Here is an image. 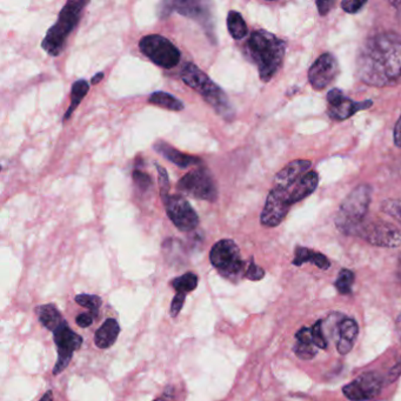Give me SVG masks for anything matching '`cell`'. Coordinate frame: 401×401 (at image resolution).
Listing matches in <instances>:
<instances>
[{
	"label": "cell",
	"mask_w": 401,
	"mask_h": 401,
	"mask_svg": "<svg viewBox=\"0 0 401 401\" xmlns=\"http://www.w3.org/2000/svg\"><path fill=\"white\" fill-rule=\"evenodd\" d=\"M153 148L158 155H162L169 162H174V165L179 166L181 169H188L191 166L202 164V160L198 157L178 151L177 148H174V146H171L162 140L157 141Z\"/></svg>",
	"instance_id": "18"
},
{
	"label": "cell",
	"mask_w": 401,
	"mask_h": 401,
	"mask_svg": "<svg viewBox=\"0 0 401 401\" xmlns=\"http://www.w3.org/2000/svg\"><path fill=\"white\" fill-rule=\"evenodd\" d=\"M357 234L374 246L398 247L401 245L400 230L386 221L361 225Z\"/></svg>",
	"instance_id": "11"
},
{
	"label": "cell",
	"mask_w": 401,
	"mask_h": 401,
	"mask_svg": "<svg viewBox=\"0 0 401 401\" xmlns=\"http://www.w3.org/2000/svg\"><path fill=\"white\" fill-rule=\"evenodd\" d=\"M333 4H335L333 1H317L318 10L321 15H328Z\"/></svg>",
	"instance_id": "39"
},
{
	"label": "cell",
	"mask_w": 401,
	"mask_h": 401,
	"mask_svg": "<svg viewBox=\"0 0 401 401\" xmlns=\"http://www.w3.org/2000/svg\"><path fill=\"white\" fill-rule=\"evenodd\" d=\"M169 220L181 232H191L199 225V217L191 204L181 195H167L162 198Z\"/></svg>",
	"instance_id": "10"
},
{
	"label": "cell",
	"mask_w": 401,
	"mask_h": 401,
	"mask_svg": "<svg viewBox=\"0 0 401 401\" xmlns=\"http://www.w3.org/2000/svg\"><path fill=\"white\" fill-rule=\"evenodd\" d=\"M140 51L143 52L152 63L165 70L174 69L181 62L179 48L167 38L151 34L143 38L139 43Z\"/></svg>",
	"instance_id": "7"
},
{
	"label": "cell",
	"mask_w": 401,
	"mask_h": 401,
	"mask_svg": "<svg viewBox=\"0 0 401 401\" xmlns=\"http://www.w3.org/2000/svg\"><path fill=\"white\" fill-rule=\"evenodd\" d=\"M291 206L288 190L273 188L267 195L265 206L260 216L262 226L276 227L281 224Z\"/></svg>",
	"instance_id": "12"
},
{
	"label": "cell",
	"mask_w": 401,
	"mask_h": 401,
	"mask_svg": "<svg viewBox=\"0 0 401 401\" xmlns=\"http://www.w3.org/2000/svg\"><path fill=\"white\" fill-rule=\"evenodd\" d=\"M179 191L192 198L206 200L210 203L217 202L218 190L213 177L207 169H193L185 174L178 183Z\"/></svg>",
	"instance_id": "8"
},
{
	"label": "cell",
	"mask_w": 401,
	"mask_h": 401,
	"mask_svg": "<svg viewBox=\"0 0 401 401\" xmlns=\"http://www.w3.org/2000/svg\"><path fill=\"white\" fill-rule=\"evenodd\" d=\"M339 339L337 350L342 356H346L353 349L354 342L359 335L357 321L351 318H344L338 326Z\"/></svg>",
	"instance_id": "19"
},
{
	"label": "cell",
	"mask_w": 401,
	"mask_h": 401,
	"mask_svg": "<svg viewBox=\"0 0 401 401\" xmlns=\"http://www.w3.org/2000/svg\"><path fill=\"white\" fill-rule=\"evenodd\" d=\"M89 5L87 1H67L60 11L58 20L48 31L41 48L52 57H58L64 51L67 38L73 32L80 20L84 8Z\"/></svg>",
	"instance_id": "4"
},
{
	"label": "cell",
	"mask_w": 401,
	"mask_h": 401,
	"mask_svg": "<svg viewBox=\"0 0 401 401\" xmlns=\"http://www.w3.org/2000/svg\"><path fill=\"white\" fill-rule=\"evenodd\" d=\"M90 85L85 79H79V80L74 81L72 85V90H71V104L70 107L67 108L64 115V122H66L71 118V115L73 114L74 111L79 106L81 100L84 99L85 96L89 93Z\"/></svg>",
	"instance_id": "25"
},
{
	"label": "cell",
	"mask_w": 401,
	"mask_h": 401,
	"mask_svg": "<svg viewBox=\"0 0 401 401\" xmlns=\"http://www.w3.org/2000/svg\"><path fill=\"white\" fill-rule=\"evenodd\" d=\"M34 312L37 314L41 325L51 332L55 331V328L65 321L59 309H57V306L53 305V304L37 306L34 309Z\"/></svg>",
	"instance_id": "24"
},
{
	"label": "cell",
	"mask_w": 401,
	"mask_h": 401,
	"mask_svg": "<svg viewBox=\"0 0 401 401\" xmlns=\"http://www.w3.org/2000/svg\"><path fill=\"white\" fill-rule=\"evenodd\" d=\"M311 166H312V162L309 160H304V159L290 162L280 171L279 174H276L273 188L290 190L292 186L297 184L299 179H302L307 172H309V169Z\"/></svg>",
	"instance_id": "17"
},
{
	"label": "cell",
	"mask_w": 401,
	"mask_h": 401,
	"mask_svg": "<svg viewBox=\"0 0 401 401\" xmlns=\"http://www.w3.org/2000/svg\"><path fill=\"white\" fill-rule=\"evenodd\" d=\"M78 305H80L84 309H87L93 317L96 318L99 313L100 306L103 304V300L99 295H78L74 298Z\"/></svg>",
	"instance_id": "29"
},
{
	"label": "cell",
	"mask_w": 401,
	"mask_h": 401,
	"mask_svg": "<svg viewBox=\"0 0 401 401\" xmlns=\"http://www.w3.org/2000/svg\"><path fill=\"white\" fill-rule=\"evenodd\" d=\"M357 71L366 84L379 87L400 85V36L383 34L371 38L361 48Z\"/></svg>",
	"instance_id": "1"
},
{
	"label": "cell",
	"mask_w": 401,
	"mask_h": 401,
	"mask_svg": "<svg viewBox=\"0 0 401 401\" xmlns=\"http://www.w3.org/2000/svg\"><path fill=\"white\" fill-rule=\"evenodd\" d=\"M120 333V326L115 319H107L104 324L97 330L94 335V344L100 350H107L113 346Z\"/></svg>",
	"instance_id": "21"
},
{
	"label": "cell",
	"mask_w": 401,
	"mask_h": 401,
	"mask_svg": "<svg viewBox=\"0 0 401 401\" xmlns=\"http://www.w3.org/2000/svg\"><path fill=\"white\" fill-rule=\"evenodd\" d=\"M354 283V273L350 269H344L339 273L335 280V288L342 295H351Z\"/></svg>",
	"instance_id": "30"
},
{
	"label": "cell",
	"mask_w": 401,
	"mask_h": 401,
	"mask_svg": "<svg viewBox=\"0 0 401 401\" xmlns=\"http://www.w3.org/2000/svg\"><path fill=\"white\" fill-rule=\"evenodd\" d=\"M155 401H174V388H167L162 397L155 399Z\"/></svg>",
	"instance_id": "41"
},
{
	"label": "cell",
	"mask_w": 401,
	"mask_h": 401,
	"mask_svg": "<svg viewBox=\"0 0 401 401\" xmlns=\"http://www.w3.org/2000/svg\"><path fill=\"white\" fill-rule=\"evenodd\" d=\"M39 401H55V399H53V393H52V391H48V392H46V393L43 395V398H41V400Z\"/></svg>",
	"instance_id": "43"
},
{
	"label": "cell",
	"mask_w": 401,
	"mask_h": 401,
	"mask_svg": "<svg viewBox=\"0 0 401 401\" xmlns=\"http://www.w3.org/2000/svg\"><path fill=\"white\" fill-rule=\"evenodd\" d=\"M210 260L214 269L227 279L238 278L245 269L239 247L231 239H221L214 244Z\"/></svg>",
	"instance_id": "6"
},
{
	"label": "cell",
	"mask_w": 401,
	"mask_h": 401,
	"mask_svg": "<svg viewBox=\"0 0 401 401\" xmlns=\"http://www.w3.org/2000/svg\"><path fill=\"white\" fill-rule=\"evenodd\" d=\"M339 73L338 60L331 53L321 55L309 71V80L314 90H324Z\"/></svg>",
	"instance_id": "15"
},
{
	"label": "cell",
	"mask_w": 401,
	"mask_h": 401,
	"mask_svg": "<svg viewBox=\"0 0 401 401\" xmlns=\"http://www.w3.org/2000/svg\"><path fill=\"white\" fill-rule=\"evenodd\" d=\"M104 77H105V74H104L103 72H99V73H97L96 76L92 78L91 83H92L93 85L99 84L100 81L103 80Z\"/></svg>",
	"instance_id": "42"
},
{
	"label": "cell",
	"mask_w": 401,
	"mask_h": 401,
	"mask_svg": "<svg viewBox=\"0 0 401 401\" xmlns=\"http://www.w3.org/2000/svg\"><path fill=\"white\" fill-rule=\"evenodd\" d=\"M227 27L228 32L232 36L233 39L241 41L246 37L248 34L246 22L243 15L239 12L230 11L227 15Z\"/></svg>",
	"instance_id": "27"
},
{
	"label": "cell",
	"mask_w": 401,
	"mask_h": 401,
	"mask_svg": "<svg viewBox=\"0 0 401 401\" xmlns=\"http://www.w3.org/2000/svg\"><path fill=\"white\" fill-rule=\"evenodd\" d=\"M162 17H166L172 12H178L185 17L195 19L197 22H200L205 29L212 30L211 25L210 10L207 8V4L205 3H199V1H165L162 4Z\"/></svg>",
	"instance_id": "16"
},
{
	"label": "cell",
	"mask_w": 401,
	"mask_h": 401,
	"mask_svg": "<svg viewBox=\"0 0 401 401\" xmlns=\"http://www.w3.org/2000/svg\"><path fill=\"white\" fill-rule=\"evenodd\" d=\"M305 262H312L313 265L317 266L321 269H328L331 266L328 258L324 254L314 252V251L306 248V247H295L293 265L302 266Z\"/></svg>",
	"instance_id": "23"
},
{
	"label": "cell",
	"mask_w": 401,
	"mask_h": 401,
	"mask_svg": "<svg viewBox=\"0 0 401 401\" xmlns=\"http://www.w3.org/2000/svg\"><path fill=\"white\" fill-rule=\"evenodd\" d=\"M366 5V1L360 0H350V1H342V8L347 13H357L360 11V8Z\"/></svg>",
	"instance_id": "37"
},
{
	"label": "cell",
	"mask_w": 401,
	"mask_h": 401,
	"mask_svg": "<svg viewBox=\"0 0 401 401\" xmlns=\"http://www.w3.org/2000/svg\"><path fill=\"white\" fill-rule=\"evenodd\" d=\"M185 300H186V295H184V293H177L176 295L174 300H172V304H171V309H169L171 317L176 318L181 312Z\"/></svg>",
	"instance_id": "36"
},
{
	"label": "cell",
	"mask_w": 401,
	"mask_h": 401,
	"mask_svg": "<svg viewBox=\"0 0 401 401\" xmlns=\"http://www.w3.org/2000/svg\"><path fill=\"white\" fill-rule=\"evenodd\" d=\"M132 176L134 184H136V188L141 190V191H148V188H151V177H150L148 174H145V172L139 171V169H134Z\"/></svg>",
	"instance_id": "32"
},
{
	"label": "cell",
	"mask_w": 401,
	"mask_h": 401,
	"mask_svg": "<svg viewBox=\"0 0 401 401\" xmlns=\"http://www.w3.org/2000/svg\"><path fill=\"white\" fill-rule=\"evenodd\" d=\"M372 188L360 185L347 195L335 217V224L345 234H357L371 204Z\"/></svg>",
	"instance_id": "5"
},
{
	"label": "cell",
	"mask_w": 401,
	"mask_h": 401,
	"mask_svg": "<svg viewBox=\"0 0 401 401\" xmlns=\"http://www.w3.org/2000/svg\"><path fill=\"white\" fill-rule=\"evenodd\" d=\"M384 213L388 214L394 220L401 224V202L400 200H386L381 205Z\"/></svg>",
	"instance_id": "31"
},
{
	"label": "cell",
	"mask_w": 401,
	"mask_h": 401,
	"mask_svg": "<svg viewBox=\"0 0 401 401\" xmlns=\"http://www.w3.org/2000/svg\"><path fill=\"white\" fill-rule=\"evenodd\" d=\"M245 50L252 63L257 65L262 81L269 83L283 65L286 43L267 31L257 30L247 39Z\"/></svg>",
	"instance_id": "2"
},
{
	"label": "cell",
	"mask_w": 401,
	"mask_h": 401,
	"mask_svg": "<svg viewBox=\"0 0 401 401\" xmlns=\"http://www.w3.org/2000/svg\"><path fill=\"white\" fill-rule=\"evenodd\" d=\"M383 378L377 372H366L342 388L351 401H366L376 398L383 388Z\"/></svg>",
	"instance_id": "13"
},
{
	"label": "cell",
	"mask_w": 401,
	"mask_h": 401,
	"mask_svg": "<svg viewBox=\"0 0 401 401\" xmlns=\"http://www.w3.org/2000/svg\"><path fill=\"white\" fill-rule=\"evenodd\" d=\"M199 278L197 274L192 272L185 273L183 276H178L171 281L172 288L177 293L188 295L190 292L195 291L198 288Z\"/></svg>",
	"instance_id": "28"
},
{
	"label": "cell",
	"mask_w": 401,
	"mask_h": 401,
	"mask_svg": "<svg viewBox=\"0 0 401 401\" xmlns=\"http://www.w3.org/2000/svg\"><path fill=\"white\" fill-rule=\"evenodd\" d=\"M328 114L335 120H346L357 113L358 111L367 110L373 105L372 100L366 101H354L347 98L342 91L333 89L328 93Z\"/></svg>",
	"instance_id": "14"
},
{
	"label": "cell",
	"mask_w": 401,
	"mask_h": 401,
	"mask_svg": "<svg viewBox=\"0 0 401 401\" xmlns=\"http://www.w3.org/2000/svg\"><path fill=\"white\" fill-rule=\"evenodd\" d=\"M264 276H265V271H264L260 266H258L257 264L253 262V259H252L250 265H248L246 271H245V278L253 280V281H258V280H262Z\"/></svg>",
	"instance_id": "35"
},
{
	"label": "cell",
	"mask_w": 401,
	"mask_h": 401,
	"mask_svg": "<svg viewBox=\"0 0 401 401\" xmlns=\"http://www.w3.org/2000/svg\"><path fill=\"white\" fill-rule=\"evenodd\" d=\"M394 143L398 148H401V117L398 119L397 125L394 127Z\"/></svg>",
	"instance_id": "40"
},
{
	"label": "cell",
	"mask_w": 401,
	"mask_h": 401,
	"mask_svg": "<svg viewBox=\"0 0 401 401\" xmlns=\"http://www.w3.org/2000/svg\"><path fill=\"white\" fill-rule=\"evenodd\" d=\"M53 333V340L58 350V359L53 367V374L58 376L70 365L74 352H77L83 345V337L78 335L64 321Z\"/></svg>",
	"instance_id": "9"
},
{
	"label": "cell",
	"mask_w": 401,
	"mask_h": 401,
	"mask_svg": "<svg viewBox=\"0 0 401 401\" xmlns=\"http://www.w3.org/2000/svg\"><path fill=\"white\" fill-rule=\"evenodd\" d=\"M181 77L185 84L203 97L205 101L210 104L225 120H231L233 118L234 113L232 105L230 103L226 93L195 64H185L184 67L181 69Z\"/></svg>",
	"instance_id": "3"
},
{
	"label": "cell",
	"mask_w": 401,
	"mask_h": 401,
	"mask_svg": "<svg viewBox=\"0 0 401 401\" xmlns=\"http://www.w3.org/2000/svg\"><path fill=\"white\" fill-rule=\"evenodd\" d=\"M321 324L323 321H319L313 325L312 328V338L314 345L317 346V349H321V350H325L328 347V342L325 339L324 333H323V328H321Z\"/></svg>",
	"instance_id": "33"
},
{
	"label": "cell",
	"mask_w": 401,
	"mask_h": 401,
	"mask_svg": "<svg viewBox=\"0 0 401 401\" xmlns=\"http://www.w3.org/2000/svg\"><path fill=\"white\" fill-rule=\"evenodd\" d=\"M93 321H94V317L91 313H81L76 318V323L81 328H90L92 325Z\"/></svg>",
	"instance_id": "38"
},
{
	"label": "cell",
	"mask_w": 401,
	"mask_h": 401,
	"mask_svg": "<svg viewBox=\"0 0 401 401\" xmlns=\"http://www.w3.org/2000/svg\"><path fill=\"white\" fill-rule=\"evenodd\" d=\"M395 330H397V335L401 340V313L398 316L397 324H395Z\"/></svg>",
	"instance_id": "44"
},
{
	"label": "cell",
	"mask_w": 401,
	"mask_h": 401,
	"mask_svg": "<svg viewBox=\"0 0 401 401\" xmlns=\"http://www.w3.org/2000/svg\"><path fill=\"white\" fill-rule=\"evenodd\" d=\"M148 103L155 105V106L162 107L166 110L176 111V112L184 110L185 107L183 101L176 98L174 94L162 92V91L152 93L148 98Z\"/></svg>",
	"instance_id": "26"
},
{
	"label": "cell",
	"mask_w": 401,
	"mask_h": 401,
	"mask_svg": "<svg viewBox=\"0 0 401 401\" xmlns=\"http://www.w3.org/2000/svg\"><path fill=\"white\" fill-rule=\"evenodd\" d=\"M318 184H319V177H318L317 172H314V171L307 172L302 179L297 181L295 186H292L288 190L291 205L302 202L309 195H312L313 192L317 190Z\"/></svg>",
	"instance_id": "20"
},
{
	"label": "cell",
	"mask_w": 401,
	"mask_h": 401,
	"mask_svg": "<svg viewBox=\"0 0 401 401\" xmlns=\"http://www.w3.org/2000/svg\"><path fill=\"white\" fill-rule=\"evenodd\" d=\"M157 167V172H158L159 185H160V197L165 198L169 195V174L166 172V169L162 166L155 165Z\"/></svg>",
	"instance_id": "34"
},
{
	"label": "cell",
	"mask_w": 401,
	"mask_h": 401,
	"mask_svg": "<svg viewBox=\"0 0 401 401\" xmlns=\"http://www.w3.org/2000/svg\"><path fill=\"white\" fill-rule=\"evenodd\" d=\"M295 356L302 360H311L317 356V346L314 345L312 338V328H302L295 335Z\"/></svg>",
	"instance_id": "22"
}]
</instances>
